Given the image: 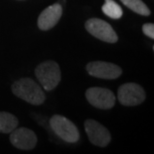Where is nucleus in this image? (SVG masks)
<instances>
[{
    "mask_svg": "<svg viewBox=\"0 0 154 154\" xmlns=\"http://www.w3.org/2000/svg\"><path fill=\"white\" fill-rule=\"evenodd\" d=\"M15 96L19 97L32 105H40L45 101L46 96L41 86L31 78H21L15 81L11 86Z\"/></svg>",
    "mask_w": 154,
    "mask_h": 154,
    "instance_id": "1",
    "label": "nucleus"
},
{
    "mask_svg": "<svg viewBox=\"0 0 154 154\" xmlns=\"http://www.w3.org/2000/svg\"><path fill=\"white\" fill-rule=\"evenodd\" d=\"M35 75L40 85L46 91H51L56 88L61 80L60 67L55 61L51 60L40 63L35 68Z\"/></svg>",
    "mask_w": 154,
    "mask_h": 154,
    "instance_id": "2",
    "label": "nucleus"
},
{
    "mask_svg": "<svg viewBox=\"0 0 154 154\" xmlns=\"http://www.w3.org/2000/svg\"><path fill=\"white\" fill-rule=\"evenodd\" d=\"M50 127L58 137L65 142L75 143L79 140L78 128L72 121L62 115H54L50 118Z\"/></svg>",
    "mask_w": 154,
    "mask_h": 154,
    "instance_id": "3",
    "label": "nucleus"
},
{
    "mask_svg": "<svg viewBox=\"0 0 154 154\" xmlns=\"http://www.w3.org/2000/svg\"><path fill=\"white\" fill-rule=\"evenodd\" d=\"M85 28L95 38L107 43H115L118 40L116 32L108 22L99 18H90L85 22Z\"/></svg>",
    "mask_w": 154,
    "mask_h": 154,
    "instance_id": "4",
    "label": "nucleus"
},
{
    "mask_svg": "<svg viewBox=\"0 0 154 154\" xmlns=\"http://www.w3.org/2000/svg\"><path fill=\"white\" fill-rule=\"evenodd\" d=\"M118 101L124 106H136L145 100L146 94L142 86L136 83H125L118 88Z\"/></svg>",
    "mask_w": 154,
    "mask_h": 154,
    "instance_id": "5",
    "label": "nucleus"
},
{
    "mask_svg": "<svg viewBox=\"0 0 154 154\" xmlns=\"http://www.w3.org/2000/svg\"><path fill=\"white\" fill-rule=\"evenodd\" d=\"M85 97L92 106L102 110L112 108L116 101L114 93L109 89L102 87H91L87 89Z\"/></svg>",
    "mask_w": 154,
    "mask_h": 154,
    "instance_id": "6",
    "label": "nucleus"
},
{
    "mask_svg": "<svg viewBox=\"0 0 154 154\" xmlns=\"http://www.w3.org/2000/svg\"><path fill=\"white\" fill-rule=\"evenodd\" d=\"M85 131L89 141L95 146L106 147L111 141V135L108 129L93 119H87L84 122Z\"/></svg>",
    "mask_w": 154,
    "mask_h": 154,
    "instance_id": "7",
    "label": "nucleus"
},
{
    "mask_svg": "<svg viewBox=\"0 0 154 154\" xmlns=\"http://www.w3.org/2000/svg\"><path fill=\"white\" fill-rule=\"evenodd\" d=\"M86 70L91 76L101 79H116L122 74L121 67L105 61L89 62L86 65Z\"/></svg>",
    "mask_w": 154,
    "mask_h": 154,
    "instance_id": "8",
    "label": "nucleus"
},
{
    "mask_svg": "<svg viewBox=\"0 0 154 154\" xmlns=\"http://www.w3.org/2000/svg\"><path fill=\"white\" fill-rule=\"evenodd\" d=\"M10 142L14 147L21 150H31L36 146L37 136L32 130L25 127L15 128L10 132Z\"/></svg>",
    "mask_w": 154,
    "mask_h": 154,
    "instance_id": "9",
    "label": "nucleus"
},
{
    "mask_svg": "<svg viewBox=\"0 0 154 154\" xmlns=\"http://www.w3.org/2000/svg\"><path fill=\"white\" fill-rule=\"evenodd\" d=\"M63 13V9L59 3H55L45 8L40 13L37 19L38 28L43 31L49 30L56 25Z\"/></svg>",
    "mask_w": 154,
    "mask_h": 154,
    "instance_id": "10",
    "label": "nucleus"
},
{
    "mask_svg": "<svg viewBox=\"0 0 154 154\" xmlns=\"http://www.w3.org/2000/svg\"><path fill=\"white\" fill-rule=\"evenodd\" d=\"M18 126V120L13 114L0 111V133L8 134Z\"/></svg>",
    "mask_w": 154,
    "mask_h": 154,
    "instance_id": "11",
    "label": "nucleus"
},
{
    "mask_svg": "<svg viewBox=\"0 0 154 154\" xmlns=\"http://www.w3.org/2000/svg\"><path fill=\"white\" fill-rule=\"evenodd\" d=\"M126 7H128L135 13L142 15V16H149L151 11L142 0H120Z\"/></svg>",
    "mask_w": 154,
    "mask_h": 154,
    "instance_id": "12",
    "label": "nucleus"
},
{
    "mask_svg": "<svg viewBox=\"0 0 154 154\" xmlns=\"http://www.w3.org/2000/svg\"><path fill=\"white\" fill-rule=\"evenodd\" d=\"M103 13L112 19H119L123 14V10L114 0H105L102 6Z\"/></svg>",
    "mask_w": 154,
    "mask_h": 154,
    "instance_id": "13",
    "label": "nucleus"
},
{
    "mask_svg": "<svg viewBox=\"0 0 154 154\" xmlns=\"http://www.w3.org/2000/svg\"><path fill=\"white\" fill-rule=\"evenodd\" d=\"M142 31L146 36L149 38H154V24L153 23H146L142 26Z\"/></svg>",
    "mask_w": 154,
    "mask_h": 154,
    "instance_id": "14",
    "label": "nucleus"
}]
</instances>
